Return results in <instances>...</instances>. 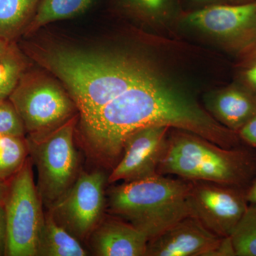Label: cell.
Listing matches in <instances>:
<instances>
[{
    "label": "cell",
    "mask_w": 256,
    "mask_h": 256,
    "mask_svg": "<svg viewBox=\"0 0 256 256\" xmlns=\"http://www.w3.org/2000/svg\"><path fill=\"white\" fill-rule=\"evenodd\" d=\"M156 126L194 133L226 148H238L242 141L237 132L224 127L161 76L136 84L100 110L79 119L78 136L90 159L112 169L126 139L138 130Z\"/></svg>",
    "instance_id": "obj_1"
},
{
    "label": "cell",
    "mask_w": 256,
    "mask_h": 256,
    "mask_svg": "<svg viewBox=\"0 0 256 256\" xmlns=\"http://www.w3.org/2000/svg\"><path fill=\"white\" fill-rule=\"evenodd\" d=\"M32 54L63 82L79 119L100 110L136 84L160 76L149 60L130 54L66 47L40 48Z\"/></svg>",
    "instance_id": "obj_2"
},
{
    "label": "cell",
    "mask_w": 256,
    "mask_h": 256,
    "mask_svg": "<svg viewBox=\"0 0 256 256\" xmlns=\"http://www.w3.org/2000/svg\"><path fill=\"white\" fill-rule=\"evenodd\" d=\"M168 136L160 174L208 182L247 191L256 176V154L248 148H226L182 130Z\"/></svg>",
    "instance_id": "obj_3"
},
{
    "label": "cell",
    "mask_w": 256,
    "mask_h": 256,
    "mask_svg": "<svg viewBox=\"0 0 256 256\" xmlns=\"http://www.w3.org/2000/svg\"><path fill=\"white\" fill-rule=\"evenodd\" d=\"M190 188L188 180L156 174L112 186L108 193L107 206L110 215L131 224L150 240L191 216Z\"/></svg>",
    "instance_id": "obj_4"
},
{
    "label": "cell",
    "mask_w": 256,
    "mask_h": 256,
    "mask_svg": "<svg viewBox=\"0 0 256 256\" xmlns=\"http://www.w3.org/2000/svg\"><path fill=\"white\" fill-rule=\"evenodd\" d=\"M79 116L62 126L26 139L28 156L38 172L36 188L43 205L50 208L63 196L80 174L75 144Z\"/></svg>",
    "instance_id": "obj_5"
},
{
    "label": "cell",
    "mask_w": 256,
    "mask_h": 256,
    "mask_svg": "<svg viewBox=\"0 0 256 256\" xmlns=\"http://www.w3.org/2000/svg\"><path fill=\"white\" fill-rule=\"evenodd\" d=\"M8 99L30 136L50 132L79 116L67 90L42 74H24Z\"/></svg>",
    "instance_id": "obj_6"
},
{
    "label": "cell",
    "mask_w": 256,
    "mask_h": 256,
    "mask_svg": "<svg viewBox=\"0 0 256 256\" xmlns=\"http://www.w3.org/2000/svg\"><path fill=\"white\" fill-rule=\"evenodd\" d=\"M2 206L6 222L5 256H36L37 242L43 224V203L34 181L32 162L6 182Z\"/></svg>",
    "instance_id": "obj_7"
},
{
    "label": "cell",
    "mask_w": 256,
    "mask_h": 256,
    "mask_svg": "<svg viewBox=\"0 0 256 256\" xmlns=\"http://www.w3.org/2000/svg\"><path fill=\"white\" fill-rule=\"evenodd\" d=\"M108 178L102 170L80 171L68 191L48 210L57 223L82 242H87L106 216Z\"/></svg>",
    "instance_id": "obj_8"
},
{
    "label": "cell",
    "mask_w": 256,
    "mask_h": 256,
    "mask_svg": "<svg viewBox=\"0 0 256 256\" xmlns=\"http://www.w3.org/2000/svg\"><path fill=\"white\" fill-rule=\"evenodd\" d=\"M184 23L236 52L256 47V2L212 5L186 13Z\"/></svg>",
    "instance_id": "obj_9"
},
{
    "label": "cell",
    "mask_w": 256,
    "mask_h": 256,
    "mask_svg": "<svg viewBox=\"0 0 256 256\" xmlns=\"http://www.w3.org/2000/svg\"><path fill=\"white\" fill-rule=\"evenodd\" d=\"M190 182L191 216L215 235L228 238L248 206L246 191L208 182Z\"/></svg>",
    "instance_id": "obj_10"
},
{
    "label": "cell",
    "mask_w": 256,
    "mask_h": 256,
    "mask_svg": "<svg viewBox=\"0 0 256 256\" xmlns=\"http://www.w3.org/2000/svg\"><path fill=\"white\" fill-rule=\"evenodd\" d=\"M170 128L150 126L138 130L126 139L122 156L108 175V182H130L158 174Z\"/></svg>",
    "instance_id": "obj_11"
},
{
    "label": "cell",
    "mask_w": 256,
    "mask_h": 256,
    "mask_svg": "<svg viewBox=\"0 0 256 256\" xmlns=\"http://www.w3.org/2000/svg\"><path fill=\"white\" fill-rule=\"evenodd\" d=\"M225 240L188 216L148 240L146 256H224Z\"/></svg>",
    "instance_id": "obj_12"
},
{
    "label": "cell",
    "mask_w": 256,
    "mask_h": 256,
    "mask_svg": "<svg viewBox=\"0 0 256 256\" xmlns=\"http://www.w3.org/2000/svg\"><path fill=\"white\" fill-rule=\"evenodd\" d=\"M148 240L131 224L110 215L104 216L86 242L96 256H144Z\"/></svg>",
    "instance_id": "obj_13"
},
{
    "label": "cell",
    "mask_w": 256,
    "mask_h": 256,
    "mask_svg": "<svg viewBox=\"0 0 256 256\" xmlns=\"http://www.w3.org/2000/svg\"><path fill=\"white\" fill-rule=\"evenodd\" d=\"M208 114L224 127L237 132L256 114V96L230 86L212 92L205 98Z\"/></svg>",
    "instance_id": "obj_14"
},
{
    "label": "cell",
    "mask_w": 256,
    "mask_h": 256,
    "mask_svg": "<svg viewBox=\"0 0 256 256\" xmlns=\"http://www.w3.org/2000/svg\"><path fill=\"white\" fill-rule=\"evenodd\" d=\"M88 254L80 240L56 222L50 210L44 213L36 256H87Z\"/></svg>",
    "instance_id": "obj_15"
},
{
    "label": "cell",
    "mask_w": 256,
    "mask_h": 256,
    "mask_svg": "<svg viewBox=\"0 0 256 256\" xmlns=\"http://www.w3.org/2000/svg\"><path fill=\"white\" fill-rule=\"evenodd\" d=\"M124 14L151 25L164 24L178 12V0H114Z\"/></svg>",
    "instance_id": "obj_16"
},
{
    "label": "cell",
    "mask_w": 256,
    "mask_h": 256,
    "mask_svg": "<svg viewBox=\"0 0 256 256\" xmlns=\"http://www.w3.org/2000/svg\"><path fill=\"white\" fill-rule=\"evenodd\" d=\"M96 0H40L34 16L26 28L28 32L60 20L84 14Z\"/></svg>",
    "instance_id": "obj_17"
},
{
    "label": "cell",
    "mask_w": 256,
    "mask_h": 256,
    "mask_svg": "<svg viewBox=\"0 0 256 256\" xmlns=\"http://www.w3.org/2000/svg\"><path fill=\"white\" fill-rule=\"evenodd\" d=\"M40 0H0V38L11 42L34 16Z\"/></svg>",
    "instance_id": "obj_18"
},
{
    "label": "cell",
    "mask_w": 256,
    "mask_h": 256,
    "mask_svg": "<svg viewBox=\"0 0 256 256\" xmlns=\"http://www.w3.org/2000/svg\"><path fill=\"white\" fill-rule=\"evenodd\" d=\"M28 151L24 136L0 134V181H9L23 168Z\"/></svg>",
    "instance_id": "obj_19"
},
{
    "label": "cell",
    "mask_w": 256,
    "mask_h": 256,
    "mask_svg": "<svg viewBox=\"0 0 256 256\" xmlns=\"http://www.w3.org/2000/svg\"><path fill=\"white\" fill-rule=\"evenodd\" d=\"M26 62L13 44L0 56V99H8L24 74Z\"/></svg>",
    "instance_id": "obj_20"
},
{
    "label": "cell",
    "mask_w": 256,
    "mask_h": 256,
    "mask_svg": "<svg viewBox=\"0 0 256 256\" xmlns=\"http://www.w3.org/2000/svg\"><path fill=\"white\" fill-rule=\"evenodd\" d=\"M228 238L234 256H256V204L248 206Z\"/></svg>",
    "instance_id": "obj_21"
},
{
    "label": "cell",
    "mask_w": 256,
    "mask_h": 256,
    "mask_svg": "<svg viewBox=\"0 0 256 256\" xmlns=\"http://www.w3.org/2000/svg\"><path fill=\"white\" fill-rule=\"evenodd\" d=\"M26 130L9 99H0V134L24 136Z\"/></svg>",
    "instance_id": "obj_22"
},
{
    "label": "cell",
    "mask_w": 256,
    "mask_h": 256,
    "mask_svg": "<svg viewBox=\"0 0 256 256\" xmlns=\"http://www.w3.org/2000/svg\"><path fill=\"white\" fill-rule=\"evenodd\" d=\"M240 140L256 148V114L237 132Z\"/></svg>",
    "instance_id": "obj_23"
},
{
    "label": "cell",
    "mask_w": 256,
    "mask_h": 256,
    "mask_svg": "<svg viewBox=\"0 0 256 256\" xmlns=\"http://www.w3.org/2000/svg\"><path fill=\"white\" fill-rule=\"evenodd\" d=\"M6 244V222L5 212L2 205H0V256H4Z\"/></svg>",
    "instance_id": "obj_24"
},
{
    "label": "cell",
    "mask_w": 256,
    "mask_h": 256,
    "mask_svg": "<svg viewBox=\"0 0 256 256\" xmlns=\"http://www.w3.org/2000/svg\"><path fill=\"white\" fill-rule=\"evenodd\" d=\"M188 1L192 4L198 6V9L212 6V5L230 4V0H188Z\"/></svg>",
    "instance_id": "obj_25"
},
{
    "label": "cell",
    "mask_w": 256,
    "mask_h": 256,
    "mask_svg": "<svg viewBox=\"0 0 256 256\" xmlns=\"http://www.w3.org/2000/svg\"><path fill=\"white\" fill-rule=\"evenodd\" d=\"M246 77L248 82H250V85L255 88L256 90V60L247 69L246 72Z\"/></svg>",
    "instance_id": "obj_26"
},
{
    "label": "cell",
    "mask_w": 256,
    "mask_h": 256,
    "mask_svg": "<svg viewBox=\"0 0 256 256\" xmlns=\"http://www.w3.org/2000/svg\"><path fill=\"white\" fill-rule=\"evenodd\" d=\"M248 202L256 204V180L252 186H249L246 194Z\"/></svg>",
    "instance_id": "obj_27"
},
{
    "label": "cell",
    "mask_w": 256,
    "mask_h": 256,
    "mask_svg": "<svg viewBox=\"0 0 256 256\" xmlns=\"http://www.w3.org/2000/svg\"><path fill=\"white\" fill-rule=\"evenodd\" d=\"M6 190V182L0 181V205H2L5 192Z\"/></svg>",
    "instance_id": "obj_28"
},
{
    "label": "cell",
    "mask_w": 256,
    "mask_h": 256,
    "mask_svg": "<svg viewBox=\"0 0 256 256\" xmlns=\"http://www.w3.org/2000/svg\"><path fill=\"white\" fill-rule=\"evenodd\" d=\"M11 42L5 41L2 38H0V56L3 53L8 50Z\"/></svg>",
    "instance_id": "obj_29"
},
{
    "label": "cell",
    "mask_w": 256,
    "mask_h": 256,
    "mask_svg": "<svg viewBox=\"0 0 256 256\" xmlns=\"http://www.w3.org/2000/svg\"><path fill=\"white\" fill-rule=\"evenodd\" d=\"M254 2H256V0H230V4H244Z\"/></svg>",
    "instance_id": "obj_30"
}]
</instances>
